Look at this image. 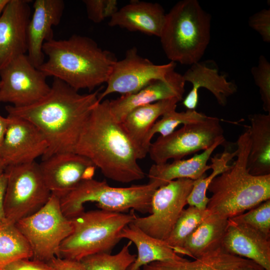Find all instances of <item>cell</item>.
<instances>
[{
  "instance_id": "6da1fadb",
  "label": "cell",
  "mask_w": 270,
  "mask_h": 270,
  "mask_svg": "<svg viewBox=\"0 0 270 270\" xmlns=\"http://www.w3.org/2000/svg\"><path fill=\"white\" fill-rule=\"evenodd\" d=\"M99 90L82 94L54 78L48 93L24 107L7 106L8 114L26 120L43 134L48 148L42 158L59 152H74L83 126L95 105Z\"/></svg>"
},
{
  "instance_id": "7a4b0ae2",
  "label": "cell",
  "mask_w": 270,
  "mask_h": 270,
  "mask_svg": "<svg viewBox=\"0 0 270 270\" xmlns=\"http://www.w3.org/2000/svg\"><path fill=\"white\" fill-rule=\"evenodd\" d=\"M109 100L97 103L86 122L74 152L89 159L106 178L122 183L144 178L136 150L121 123L112 114Z\"/></svg>"
},
{
  "instance_id": "3957f363",
  "label": "cell",
  "mask_w": 270,
  "mask_h": 270,
  "mask_svg": "<svg viewBox=\"0 0 270 270\" xmlns=\"http://www.w3.org/2000/svg\"><path fill=\"white\" fill-rule=\"evenodd\" d=\"M42 51L48 60L38 68L78 91L90 92L106 83L118 60L90 38L73 34L66 40L46 42Z\"/></svg>"
},
{
  "instance_id": "277c9868",
  "label": "cell",
  "mask_w": 270,
  "mask_h": 270,
  "mask_svg": "<svg viewBox=\"0 0 270 270\" xmlns=\"http://www.w3.org/2000/svg\"><path fill=\"white\" fill-rule=\"evenodd\" d=\"M236 146V160L208 188L212 195L206 208L228 219L270 200V174L254 176L247 168L250 147L247 130L239 136Z\"/></svg>"
},
{
  "instance_id": "5b68a950",
  "label": "cell",
  "mask_w": 270,
  "mask_h": 270,
  "mask_svg": "<svg viewBox=\"0 0 270 270\" xmlns=\"http://www.w3.org/2000/svg\"><path fill=\"white\" fill-rule=\"evenodd\" d=\"M210 15L197 0H182L166 14L159 37L170 62L191 66L200 61L210 39Z\"/></svg>"
},
{
  "instance_id": "8992f818",
  "label": "cell",
  "mask_w": 270,
  "mask_h": 270,
  "mask_svg": "<svg viewBox=\"0 0 270 270\" xmlns=\"http://www.w3.org/2000/svg\"><path fill=\"white\" fill-rule=\"evenodd\" d=\"M136 217L133 210L128 214L100 209L83 212L70 219L72 231L62 243L58 258L80 261L94 254L110 253L121 240L120 232Z\"/></svg>"
},
{
  "instance_id": "52a82bcc",
  "label": "cell",
  "mask_w": 270,
  "mask_h": 270,
  "mask_svg": "<svg viewBox=\"0 0 270 270\" xmlns=\"http://www.w3.org/2000/svg\"><path fill=\"white\" fill-rule=\"evenodd\" d=\"M157 188L150 182L120 188L111 186L105 180H84L60 198V208L69 219L84 212L86 202H95L100 210L109 212L124 213L131 209L150 213L152 198Z\"/></svg>"
},
{
  "instance_id": "ba28073f",
  "label": "cell",
  "mask_w": 270,
  "mask_h": 270,
  "mask_svg": "<svg viewBox=\"0 0 270 270\" xmlns=\"http://www.w3.org/2000/svg\"><path fill=\"white\" fill-rule=\"evenodd\" d=\"M15 224L30 246L32 258L47 263L59 256L62 243L72 231L71 220L62 211L60 198L52 194L40 209Z\"/></svg>"
},
{
  "instance_id": "9c48e42d",
  "label": "cell",
  "mask_w": 270,
  "mask_h": 270,
  "mask_svg": "<svg viewBox=\"0 0 270 270\" xmlns=\"http://www.w3.org/2000/svg\"><path fill=\"white\" fill-rule=\"evenodd\" d=\"M4 172L7 178L6 222L16 224L38 211L50 199L52 194L36 162L8 166Z\"/></svg>"
},
{
  "instance_id": "30bf717a",
  "label": "cell",
  "mask_w": 270,
  "mask_h": 270,
  "mask_svg": "<svg viewBox=\"0 0 270 270\" xmlns=\"http://www.w3.org/2000/svg\"><path fill=\"white\" fill-rule=\"evenodd\" d=\"M220 118L207 116L204 119L182 125L151 142L148 154L154 164L167 162L170 159L181 160L200 150H206L225 138Z\"/></svg>"
},
{
  "instance_id": "8fae6325",
  "label": "cell",
  "mask_w": 270,
  "mask_h": 270,
  "mask_svg": "<svg viewBox=\"0 0 270 270\" xmlns=\"http://www.w3.org/2000/svg\"><path fill=\"white\" fill-rule=\"evenodd\" d=\"M194 180L179 178L157 188L151 200L150 214L132 222L148 235L165 241L187 204Z\"/></svg>"
},
{
  "instance_id": "7c38bea8",
  "label": "cell",
  "mask_w": 270,
  "mask_h": 270,
  "mask_svg": "<svg viewBox=\"0 0 270 270\" xmlns=\"http://www.w3.org/2000/svg\"><path fill=\"white\" fill-rule=\"evenodd\" d=\"M0 102L20 108L36 103L50 92L46 74L26 54L14 59L0 70Z\"/></svg>"
},
{
  "instance_id": "4fadbf2b",
  "label": "cell",
  "mask_w": 270,
  "mask_h": 270,
  "mask_svg": "<svg viewBox=\"0 0 270 270\" xmlns=\"http://www.w3.org/2000/svg\"><path fill=\"white\" fill-rule=\"evenodd\" d=\"M176 64L170 62L163 64H154L140 56L134 46L128 49L124 58L114 64L106 82L104 90L98 96V102L113 93L132 94L152 80H163L174 70Z\"/></svg>"
},
{
  "instance_id": "5bb4252c",
  "label": "cell",
  "mask_w": 270,
  "mask_h": 270,
  "mask_svg": "<svg viewBox=\"0 0 270 270\" xmlns=\"http://www.w3.org/2000/svg\"><path fill=\"white\" fill-rule=\"evenodd\" d=\"M7 116L9 124L0 146V156L6 166L29 164L42 157L48 144L41 132L26 120Z\"/></svg>"
},
{
  "instance_id": "9a60e30c",
  "label": "cell",
  "mask_w": 270,
  "mask_h": 270,
  "mask_svg": "<svg viewBox=\"0 0 270 270\" xmlns=\"http://www.w3.org/2000/svg\"><path fill=\"white\" fill-rule=\"evenodd\" d=\"M30 0H10L0 18V70L28 51Z\"/></svg>"
},
{
  "instance_id": "2e32d148",
  "label": "cell",
  "mask_w": 270,
  "mask_h": 270,
  "mask_svg": "<svg viewBox=\"0 0 270 270\" xmlns=\"http://www.w3.org/2000/svg\"><path fill=\"white\" fill-rule=\"evenodd\" d=\"M92 164L89 159L74 152L54 154L39 164L48 190L60 199L84 180L86 170Z\"/></svg>"
},
{
  "instance_id": "e0dca14e",
  "label": "cell",
  "mask_w": 270,
  "mask_h": 270,
  "mask_svg": "<svg viewBox=\"0 0 270 270\" xmlns=\"http://www.w3.org/2000/svg\"><path fill=\"white\" fill-rule=\"evenodd\" d=\"M185 83L182 74L174 70L164 79L152 80L135 92L110 100V111L120 122L130 111L138 106L174 98L181 101L185 91Z\"/></svg>"
},
{
  "instance_id": "ac0fdd59",
  "label": "cell",
  "mask_w": 270,
  "mask_h": 270,
  "mask_svg": "<svg viewBox=\"0 0 270 270\" xmlns=\"http://www.w3.org/2000/svg\"><path fill=\"white\" fill-rule=\"evenodd\" d=\"M27 32L28 57L38 68L44 62V44L53 38L52 26L58 25L64 8L62 0H36Z\"/></svg>"
},
{
  "instance_id": "d6986e66",
  "label": "cell",
  "mask_w": 270,
  "mask_h": 270,
  "mask_svg": "<svg viewBox=\"0 0 270 270\" xmlns=\"http://www.w3.org/2000/svg\"><path fill=\"white\" fill-rule=\"evenodd\" d=\"M182 76L186 82L192 84V88L182 101V104L187 110L196 108L198 91L200 88L210 91L222 106H226L228 98L238 90L236 83L228 81L226 74H220L216 64L212 61H200L190 66Z\"/></svg>"
},
{
  "instance_id": "ffe728a7",
  "label": "cell",
  "mask_w": 270,
  "mask_h": 270,
  "mask_svg": "<svg viewBox=\"0 0 270 270\" xmlns=\"http://www.w3.org/2000/svg\"><path fill=\"white\" fill-rule=\"evenodd\" d=\"M222 248L270 270V238L246 224L229 218Z\"/></svg>"
},
{
  "instance_id": "44dd1931",
  "label": "cell",
  "mask_w": 270,
  "mask_h": 270,
  "mask_svg": "<svg viewBox=\"0 0 270 270\" xmlns=\"http://www.w3.org/2000/svg\"><path fill=\"white\" fill-rule=\"evenodd\" d=\"M166 14L157 2L131 1L110 18V26H118L131 32H140L160 37Z\"/></svg>"
},
{
  "instance_id": "7402d4cb",
  "label": "cell",
  "mask_w": 270,
  "mask_h": 270,
  "mask_svg": "<svg viewBox=\"0 0 270 270\" xmlns=\"http://www.w3.org/2000/svg\"><path fill=\"white\" fill-rule=\"evenodd\" d=\"M180 100L170 98L138 106L130 111L120 122L134 146L138 160L148 154L144 148L145 138L152 126L166 112L176 110Z\"/></svg>"
},
{
  "instance_id": "603a6c76",
  "label": "cell",
  "mask_w": 270,
  "mask_h": 270,
  "mask_svg": "<svg viewBox=\"0 0 270 270\" xmlns=\"http://www.w3.org/2000/svg\"><path fill=\"white\" fill-rule=\"evenodd\" d=\"M225 142V138L218 140L200 154H196L189 159L174 160L171 163L152 164L148 174V182L154 183L158 188L179 178L195 180L200 178L210 169V164L208 165L207 162L213 152L218 146L224 144Z\"/></svg>"
},
{
  "instance_id": "cb8c5ba5",
  "label": "cell",
  "mask_w": 270,
  "mask_h": 270,
  "mask_svg": "<svg viewBox=\"0 0 270 270\" xmlns=\"http://www.w3.org/2000/svg\"><path fill=\"white\" fill-rule=\"evenodd\" d=\"M120 239L126 238L136 247L138 254L128 270H140L142 267L155 262H174L184 260L165 241L152 237L132 222L120 232Z\"/></svg>"
},
{
  "instance_id": "d4e9b609",
  "label": "cell",
  "mask_w": 270,
  "mask_h": 270,
  "mask_svg": "<svg viewBox=\"0 0 270 270\" xmlns=\"http://www.w3.org/2000/svg\"><path fill=\"white\" fill-rule=\"evenodd\" d=\"M258 265L220 248L192 262L186 258L180 261L155 262L144 266L143 270H232Z\"/></svg>"
},
{
  "instance_id": "484cf974",
  "label": "cell",
  "mask_w": 270,
  "mask_h": 270,
  "mask_svg": "<svg viewBox=\"0 0 270 270\" xmlns=\"http://www.w3.org/2000/svg\"><path fill=\"white\" fill-rule=\"evenodd\" d=\"M248 118L250 147L247 168L254 176L270 174V114H250Z\"/></svg>"
},
{
  "instance_id": "4316f807",
  "label": "cell",
  "mask_w": 270,
  "mask_h": 270,
  "mask_svg": "<svg viewBox=\"0 0 270 270\" xmlns=\"http://www.w3.org/2000/svg\"><path fill=\"white\" fill-rule=\"evenodd\" d=\"M228 220L211 213L186 240L178 254L196 259L222 248Z\"/></svg>"
},
{
  "instance_id": "83f0119b",
  "label": "cell",
  "mask_w": 270,
  "mask_h": 270,
  "mask_svg": "<svg viewBox=\"0 0 270 270\" xmlns=\"http://www.w3.org/2000/svg\"><path fill=\"white\" fill-rule=\"evenodd\" d=\"M32 257L30 246L16 224H0V270L12 262Z\"/></svg>"
},
{
  "instance_id": "f1b7e54d",
  "label": "cell",
  "mask_w": 270,
  "mask_h": 270,
  "mask_svg": "<svg viewBox=\"0 0 270 270\" xmlns=\"http://www.w3.org/2000/svg\"><path fill=\"white\" fill-rule=\"evenodd\" d=\"M236 150L230 152L225 148L220 154L215 155L210 158V166L212 172L208 176L204 174L194 181L192 190L187 198V204L189 206L202 210L206 208L209 198L206 193L210 184L214 178L230 168L228 162L236 157Z\"/></svg>"
},
{
  "instance_id": "f546056e",
  "label": "cell",
  "mask_w": 270,
  "mask_h": 270,
  "mask_svg": "<svg viewBox=\"0 0 270 270\" xmlns=\"http://www.w3.org/2000/svg\"><path fill=\"white\" fill-rule=\"evenodd\" d=\"M210 214L207 208L202 210L191 206L184 208L166 242L178 254L186 240Z\"/></svg>"
},
{
  "instance_id": "4dcf8cb0",
  "label": "cell",
  "mask_w": 270,
  "mask_h": 270,
  "mask_svg": "<svg viewBox=\"0 0 270 270\" xmlns=\"http://www.w3.org/2000/svg\"><path fill=\"white\" fill-rule=\"evenodd\" d=\"M206 116L196 110H187L182 112H178L174 110L166 112L155 122L148 132L144 142L146 152L148 154L151 140L156 134L158 133L160 136H164L174 132L180 124L197 122Z\"/></svg>"
},
{
  "instance_id": "1f68e13d",
  "label": "cell",
  "mask_w": 270,
  "mask_h": 270,
  "mask_svg": "<svg viewBox=\"0 0 270 270\" xmlns=\"http://www.w3.org/2000/svg\"><path fill=\"white\" fill-rule=\"evenodd\" d=\"M129 241L116 254L101 252L87 256L80 262L86 270H128L136 255L132 254Z\"/></svg>"
},
{
  "instance_id": "d6a6232c",
  "label": "cell",
  "mask_w": 270,
  "mask_h": 270,
  "mask_svg": "<svg viewBox=\"0 0 270 270\" xmlns=\"http://www.w3.org/2000/svg\"><path fill=\"white\" fill-rule=\"evenodd\" d=\"M230 218L246 224L270 238V200Z\"/></svg>"
},
{
  "instance_id": "836d02e7",
  "label": "cell",
  "mask_w": 270,
  "mask_h": 270,
  "mask_svg": "<svg viewBox=\"0 0 270 270\" xmlns=\"http://www.w3.org/2000/svg\"><path fill=\"white\" fill-rule=\"evenodd\" d=\"M250 72L259 90L262 108L270 114V63L265 56L260 55L258 65L252 66Z\"/></svg>"
},
{
  "instance_id": "e575fe53",
  "label": "cell",
  "mask_w": 270,
  "mask_h": 270,
  "mask_svg": "<svg viewBox=\"0 0 270 270\" xmlns=\"http://www.w3.org/2000/svg\"><path fill=\"white\" fill-rule=\"evenodd\" d=\"M83 2L88 18L94 23L110 18L118 10L116 0H84Z\"/></svg>"
},
{
  "instance_id": "d590c367",
  "label": "cell",
  "mask_w": 270,
  "mask_h": 270,
  "mask_svg": "<svg viewBox=\"0 0 270 270\" xmlns=\"http://www.w3.org/2000/svg\"><path fill=\"white\" fill-rule=\"evenodd\" d=\"M250 28L256 32L263 42H270V10L262 9L252 14L248 18Z\"/></svg>"
},
{
  "instance_id": "8d00e7d4",
  "label": "cell",
  "mask_w": 270,
  "mask_h": 270,
  "mask_svg": "<svg viewBox=\"0 0 270 270\" xmlns=\"http://www.w3.org/2000/svg\"><path fill=\"white\" fill-rule=\"evenodd\" d=\"M1 270H54L47 262L30 258H21L12 262Z\"/></svg>"
},
{
  "instance_id": "74e56055",
  "label": "cell",
  "mask_w": 270,
  "mask_h": 270,
  "mask_svg": "<svg viewBox=\"0 0 270 270\" xmlns=\"http://www.w3.org/2000/svg\"><path fill=\"white\" fill-rule=\"evenodd\" d=\"M54 270H86L80 261L56 257L48 262Z\"/></svg>"
},
{
  "instance_id": "f35d334b",
  "label": "cell",
  "mask_w": 270,
  "mask_h": 270,
  "mask_svg": "<svg viewBox=\"0 0 270 270\" xmlns=\"http://www.w3.org/2000/svg\"><path fill=\"white\" fill-rule=\"evenodd\" d=\"M6 184L7 178L5 172H0V224L6 222L4 210V202Z\"/></svg>"
},
{
  "instance_id": "ab89813d",
  "label": "cell",
  "mask_w": 270,
  "mask_h": 270,
  "mask_svg": "<svg viewBox=\"0 0 270 270\" xmlns=\"http://www.w3.org/2000/svg\"><path fill=\"white\" fill-rule=\"evenodd\" d=\"M9 118L4 117L0 114V146L4 139L9 124Z\"/></svg>"
},
{
  "instance_id": "60d3db41",
  "label": "cell",
  "mask_w": 270,
  "mask_h": 270,
  "mask_svg": "<svg viewBox=\"0 0 270 270\" xmlns=\"http://www.w3.org/2000/svg\"><path fill=\"white\" fill-rule=\"evenodd\" d=\"M232 270H266L264 269L263 268H262L261 266L258 265L255 266L239 268H236V269Z\"/></svg>"
},
{
  "instance_id": "b9f144b4",
  "label": "cell",
  "mask_w": 270,
  "mask_h": 270,
  "mask_svg": "<svg viewBox=\"0 0 270 270\" xmlns=\"http://www.w3.org/2000/svg\"><path fill=\"white\" fill-rule=\"evenodd\" d=\"M10 0H0V18Z\"/></svg>"
},
{
  "instance_id": "7bdbcfd3",
  "label": "cell",
  "mask_w": 270,
  "mask_h": 270,
  "mask_svg": "<svg viewBox=\"0 0 270 270\" xmlns=\"http://www.w3.org/2000/svg\"><path fill=\"white\" fill-rule=\"evenodd\" d=\"M6 166L0 156V172H4Z\"/></svg>"
},
{
  "instance_id": "ee69618b",
  "label": "cell",
  "mask_w": 270,
  "mask_h": 270,
  "mask_svg": "<svg viewBox=\"0 0 270 270\" xmlns=\"http://www.w3.org/2000/svg\"><path fill=\"white\" fill-rule=\"evenodd\" d=\"M0 84H1V82H0Z\"/></svg>"
}]
</instances>
